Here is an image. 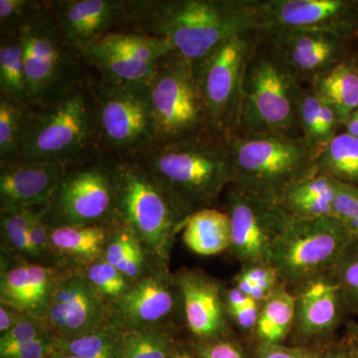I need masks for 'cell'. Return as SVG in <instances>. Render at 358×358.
<instances>
[{
    "instance_id": "cell-1",
    "label": "cell",
    "mask_w": 358,
    "mask_h": 358,
    "mask_svg": "<svg viewBox=\"0 0 358 358\" xmlns=\"http://www.w3.org/2000/svg\"><path fill=\"white\" fill-rule=\"evenodd\" d=\"M259 0H127L124 30L166 39L194 63L226 39L258 32Z\"/></svg>"
},
{
    "instance_id": "cell-2",
    "label": "cell",
    "mask_w": 358,
    "mask_h": 358,
    "mask_svg": "<svg viewBox=\"0 0 358 358\" xmlns=\"http://www.w3.org/2000/svg\"><path fill=\"white\" fill-rule=\"evenodd\" d=\"M128 159L152 174L189 214L215 207L232 183L228 140L210 131L154 143Z\"/></svg>"
},
{
    "instance_id": "cell-3",
    "label": "cell",
    "mask_w": 358,
    "mask_h": 358,
    "mask_svg": "<svg viewBox=\"0 0 358 358\" xmlns=\"http://www.w3.org/2000/svg\"><path fill=\"white\" fill-rule=\"evenodd\" d=\"M92 79L55 102L31 108L20 160L67 167L89 162L102 152Z\"/></svg>"
},
{
    "instance_id": "cell-4",
    "label": "cell",
    "mask_w": 358,
    "mask_h": 358,
    "mask_svg": "<svg viewBox=\"0 0 358 358\" xmlns=\"http://www.w3.org/2000/svg\"><path fill=\"white\" fill-rule=\"evenodd\" d=\"M232 183L279 202L289 185L315 176L317 152L301 136L237 133L228 140Z\"/></svg>"
},
{
    "instance_id": "cell-5",
    "label": "cell",
    "mask_w": 358,
    "mask_h": 358,
    "mask_svg": "<svg viewBox=\"0 0 358 358\" xmlns=\"http://www.w3.org/2000/svg\"><path fill=\"white\" fill-rule=\"evenodd\" d=\"M18 35L32 109L55 102L95 76L83 54L59 31L47 0L26 18Z\"/></svg>"
},
{
    "instance_id": "cell-6",
    "label": "cell",
    "mask_w": 358,
    "mask_h": 358,
    "mask_svg": "<svg viewBox=\"0 0 358 358\" xmlns=\"http://www.w3.org/2000/svg\"><path fill=\"white\" fill-rule=\"evenodd\" d=\"M113 157L117 214L138 235L150 255L169 264L176 238L190 214L134 160Z\"/></svg>"
},
{
    "instance_id": "cell-7",
    "label": "cell",
    "mask_w": 358,
    "mask_h": 358,
    "mask_svg": "<svg viewBox=\"0 0 358 358\" xmlns=\"http://www.w3.org/2000/svg\"><path fill=\"white\" fill-rule=\"evenodd\" d=\"M301 86L263 35L245 73L237 133L294 136Z\"/></svg>"
},
{
    "instance_id": "cell-8",
    "label": "cell",
    "mask_w": 358,
    "mask_h": 358,
    "mask_svg": "<svg viewBox=\"0 0 358 358\" xmlns=\"http://www.w3.org/2000/svg\"><path fill=\"white\" fill-rule=\"evenodd\" d=\"M262 38L260 32L235 35L193 63L207 128L227 140L239 129L245 73Z\"/></svg>"
},
{
    "instance_id": "cell-9",
    "label": "cell",
    "mask_w": 358,
    "mask_h": 358,
    "mask_svg": "<svg viewBox=\"0 0 358 358\" xmlns=\"http://www.w3.org/2000/svg\"><path fill=\"white\" fill-rule=\"evenodd\" d=\"M355 241L333 216L289 217L271 249L267 264L274 268L280 282L293 289L301 282L334 270Z\"/></svg>"
},
{
    "instance_id": "cell-10",
    "label": "cell",
    "mask_w": 358,
    "mask_h": 358,
    "mask_svg": "<svg viewBox=\"0 0 358 358\" xmlns=\"http://www.w3.org/2000/svg\"><path fill=\"white\" fill-rule=\"evenodd\" d=\"M92 89L103 152L129 157L155 143L148 81H110L95 74Z\"/></svg>"
},
{
    "instance_id": "cell-11",
    "label": "cell",
    "mask_w": 358,
    "mask_h": 358,
    "mask_svg": "<svg viewBox=\"0 0 358 358\" xmlns=\"http://www.w3.org/2000/svg\"><path fill=\"white\" fill-rule=\"evenodd\" d=\"M117 217L114 157L103 150L66 167L43 211L50 228L110 223Z\"/></svg>"
},
{
    "instance_id": "cell-12",
    "label": "cell",
    "mask_w": 358,
    "mask_h": 358,
    "mask_svg": "<svg viewBox=\"0 0 358 358\" xmlns=\"http://www.w3.org/2000/svg\"><path fill=\"white\" fill-rule=\"evenodd\" d=\"M148 86L155 143L183 141L209 131L192 62L176 52L167 54L157 63Z\"/></svg>"
},
{
    "instance_id": "cell-13",
    "label": "cell",
    "mask_w": 358,
    "mask_h": 358,
    "mask_svg": "<svg viewBox=\"0 0 358 358\" xmlns=\"http://www.w3.org/2000/svg\"><path fill=\"white\" fill-rule=\"evenodd\" d=\"M110 327L119 333L150 327H185L182 293L169 264L154 259L145 275L112 303Z\"/></svg>"
},
{
    "instance_id": "cell-14",
    "label": "cell",
    "mask_w": 358,
    "mask_h": 358,
    "mask_svg": "<svg viewBox=\"0 0 358 358\" xmlns=\"http://www.w3.org/2000/svg\"><path fill=\"white\" fill-rule=\"evenodd\" d=\"M224 211L231 220L232 243L229 252L242 266L267 264L273 245L291 216L281 204L228 186L224 192Z\"/></svg>"
},
{
    "instance_id": "cell-15",
    "label": "cell",
    "mask_w": 358,
    "mask_h": 358,
    "mask_svg": "<svg viewBox=\"0 0 358 358\" xmlns=\"http://www.w3.org/2000/svg\"><path fill=\"white\" fill-rule=\"evenodd\" d=\"M173 52L166 39L134 30H115L82 51L96 76L110 81L145 82L157 63Z\"/></svg>"
},
{
    "instance_id": "cell-16",
    "label": "cell",
    "mask_w": 358,
    "mask_h": 358,
    "mask_svg": "<svg viewBox=\"0 0 358 358\" xmlns=\"http://www.w3.org/2000/svg\"><path fill=\"white\" fill-rule=\"evenodd\" d=\"M112 303L82 271L67 270L59 281L43 322L56 339L76 338L110 326Z\"/></svg>"
},
{
    "instance_id": "cell-17",
    "label": "cell",
    "mask_w": 358,
    "mask_h": 358,
    "mask_svg": "<svg viewBox=\"0 0 358 358\" xmlns=\"http://www.w3.org/2000/svg\"><path fill=\"white\" fill-rule=\"evenodd\" d=\"M261 34L277 30H315L353 38L358 0H259Z\"/></svg>"
},
{
    "instance_id": "cell-18",
    "label": "cell",
    "mask_w": 358,
    "mask_h": 358,
    "mask_svg": "<svg viewBox=\"0 0 358 358\" xmlns=\"http://www.w3.org/2000/svg\"><path fill=\"white\" fill-rule=\"evenodd\" d=\"M291 291L296 296V315L289 334L294 345L313 348L331 341L348 313L334 270L301 282Z\"/></svg>"
},
{
    "instance_id": "cell-19",
    "label": "cell",
    "mask_w": 358,
    "mask_h": 358,
    "mask_svg": "<svg viewBox=\"0 0 358 358\" xmlns=\"http://www.w3.org/2000/svg\"><path fill=\"white\" fill-rule=\"evenodd\" d=\"M301 85L310 86L320 75L352 55L350 38L315 30H277L263 34Z\"/></svg>"
},
{
    "instance_id": "cell-20",
    "label": "cell",
    "mask_w": 358,
    "mask_h": 358,
    "mask_svg": "<svg viewBox=\"0 0 358 358\" xmlns=\"http://www.w3.org/2000/svg\"><path fill=\"white\" fill-rule=\"evenodd\" d=\"M176 275L182 293L185 329L193 341L233 336V324L223 301L225 287L200 268H182Z\"/></svg>"
},
{
    "instance_id": "cell-21",
    "label": "cell",
    "mask_w": 358,
    "mask_h": 358,
    "mask_svg": "<svg viewBox=\"0 0 358 358\" xmlns=\"http://www.w3.org/2000/svg\"><path fill=\"white\" fill-rule=\"evenodd\" d=\"M49 6L59 31L81 53L126 26L127 0H49Z\"/></svg>"
},
{
    "instance_id": "cell-22",
    "label": "cell",
    "mask_w": 358,
    "mask_h": 358,
    "mask_svg": "<svg viewBox=\"0 0 358 358\" xmlns=\"http://www.w3.org/2000/svg\"><path fill=\"white\" fill-rule=\"evenodd\" d=\"M67 270L1 256L0 303L43 320L54 291Z\"/></svg>"
},
{
    "instance_id": "cell-23",
    "label": "cell",
    "mask_w": 358,
    "mask_h": 358,
    "mask_svg": "<svg viewBox=\"0 0 358 358\" xmlns=\"http://www.w3.org/2000/svg\"><path fill=\"white\" fill-rule=\"evenodd\" d=\"M65 169L24 160L0 164V211L46 206Z\"/></svg>"
},
{
    "instance_id": "cell-24",
    "label": "cell",
    "mask_w": 358,
    "mask_h": 358,
    "mask_svg": "<svg viewBox=\"0 0 358 358\" xmlns=\"http://www.w3.org/2000/svg\"><path fill=\"white\" fill-rule=\"evenodd\" d=\"M119 218L110 223L49 227L53 265L64 270L83 271L100 260Z\"/></svg>"
},
{
    "instance_id": "cell-25",
    "label": "cell",
    "mask_w": 358,
    "mask_h": 358,
    "mask_svg": "<svg viewBox=\"0 0 358 358\" xmlns=\"http://www.w3.org/2000/svg\"><path fill=\"white\" fill-rule=\"evenodd\" d=\"M336 186L338 181L334 178L315 174L289 185L282 193L279 203L291 217H329L334 214Z\"/></svg>"
},
{
    "instance_id": "cell-26",
    "label": "cell",
    "mask_w": 358,
    "mask_h": 358,
    "mask_svg": "<svg viewBox=\"0 0 358 358\" xmlns=\"http://www.w3.org/2000/svg\"><path fill=\"white\" fill-rule=\"evenodd\" d=\"M181 232L185 246L200 256L229 251L232 243L229 215L216 207L193 212L186 218Z\"/></svg>"
},
{
    "instance_id": "cell-27",
    "label": "cell",
    "mask_w": 358,
    "mask_h": 358,
    "mask_svg": "<svg viewBox=\"0 0 358 358\" xmlns=\"http://www.w3.org/2000/svg\"><path fill=\"white\" fill-rule=\"evenodd\" d=\"M310 86L331 106L343 126L358 109V67L353 54L320 75Z\"/></svg>"
},
{
    "instance_id": "cell-28",
    "label": "cell",
    "mask_w": 358,
    "mask_h": 358,
    "mask_svg": "<svg viewBox=\"0 0 358 358\" xmlns=\"http://www.w3.org/2000/svg\"><path fill=\"white\" fill-rule=\"evenodd\" d=\"M103 258L119 268L131 285L145 275L154 257L120 217L113 227Z\"/></svg>"
},
{
    "instance_id": "cell-29",
    "label": "cell",
    "mask_w": 358,
    "mask_h": 358,
    "mask_svg": "<svg viewBox=\"0 0 358 358\" xmlns=\"http://www.w3.org/2000/svg\"><path fill=\"white\" fill-rule=\"evenodd\" d=\"M296 315V296L280 285L261 305L253 338L260 343L282 345L289 338Z\"/></svg>"
},
{
    "instance_id": "cell-30",
    "label": "cell",
    "mask_w": 358,
    "mask_h": 358,
    "mask_svg": "<svg viewBox=\"0 0 358 358\" xmlns=\"http://www.w3.org/2000/svg\"><path fill=\"white\" fill-rule=\"evenodd\" d=\"M317 174H324L345 185L358 187V138L341 133L317 154Z\"/></svg>"
},
{
    "instance_id": "cell-31",
    "label": "cell",
    "mask_w": 358,
    "mask_h": 358,
    "mask_svg": "<svg viewBox=\"0 0 358 358\" xmlns=\"http://www.w3.org/2000/svg\"><path fill=\"white\" fill-rule=\"evenodd\" d=\"M0 96L31 108L26 86L22 45L18 33L0 36Z\"/></svg>"
},
{
    "instance_id": "cell-32",
    "label": "cell",
    "mask_w": 358,
    "mask_h": 358,
    "mask_svg": "<svg viewBox=\"0 0 358 358\" xmlns=\"http://www.w3.org/2000/svg\"><path fill=\"white\" fill-rule=\"evenodd\" d=\"M40 208L44 207L0 211L2 256L22 262L39 264L28 237V229L33 216Z\"/></svg>"
},
{
    "instance_id": "cell-33",
    "label": "cell",
    "mask_w": 358,
    "mask_h": 358,
    "mask_svg": "<svg viewBox=\"0 0 358 358\" xmlns=\"http://www.w3.org/2000/svg\"><path fill=\"white\" fill-rule=\"evenodd\" d=\"M181 329L150 327L121 333L120 358H171Z\"/></svg>"
},
{
    "instance_id": "cell-34",
    "label": "cell",
    "mask_w": 358,
    "mask_h": 358,
    "mask_svg": "<svg viewBox=\"0 0 358 358\" xmlns=\"http://www.w3.org/2000/svg\"><path fill=\"white\" fill-rule=\"evenodd\" d=\"M31 108L0 96V164L20 159Z\"/></svg>"
},
{
    "instance_id": "cell-35",
    "label": "cell",
    "mask_w": 358,
    "mask_h": 358,
    "mask_svg": "<svg viewBox=\"0 0 358 358\" xmlns=\"http://www.w3.org/2000/svg\"><path fill=\"white\" fill-rule=\"evenodd\" d=\"M54 348L82 358H120L121 333L103 327L76 338H55Z\"/></svg>"
},
{
    "instance_id": "cell-36",
    "label": "cell",
    "mask_w": 358,
    "mask_h": 358,
    "mask_svg": "<svg viewBox=\"0 0 358 358\" xmlns=\"http://www.w3.org/2000/svg\"><path fill=\"white\" fill-rule=\"evenodd\" d=\"M92 286L110 303L128 292L131 282L124 274L103 258L82 271Z\"/></svg>"
},
{
    "instance_id": "cell-37",
    "label": "cell",
    "mask_w": 358,
    "mask_h": 358,
    "mask_svg": "<svg viewBox=\"0 0 358 358\" xmlns=\"http://www.w3.org/2000/svg\"><path fill=\"white\" fill-rule=\"evenodd\" d=\"M322 101L312 86H301L298 102L299 124L301 138L315 150H320V115Z\"/></svg>"
},
{
    "instance_id": "cell-38",
    "label": "cell",
    "mask_w": 358,
    "mask_h": 358,
    "mask_svg": "<svg viewBox=\"0 0 358 358\" xmlns=\"http://www.w3.org/2000/svg\"><path fill=\"white\" fill-rule=\"evenodd\" d=\"M348 312L358 315V241H355L334 268Z\"/></svg>"
},
{
    "instance_id": "cell-39",
    "label": "cell",
    "mask_w": 358,
    "mask_h": 358,
    "mask_svg": "<svg viewBox=\"0 0 358 358\" xmlns=\"http://www.w3.org/2000/svg\"><path fill=\"white\" fill-rule=\"evenodd\" d=\"M334 218L358 241V187L338 181L334 201Z\"/></svg>"
},
{
    "instance_id": "cell-40",
    "label": "cell",
    "mask_w": 358,
    "mask_h": 358,
    "mask_svg": "<svg viewBox=\"0 0 358 358\" xmlns=\"http://www.w3.org/2000/svg\"><path fill=\"white\" fill-rule=\"evenodd\" d=\"M41 0H0V36L16 34Z\"/></svg>"
},
{
    "instance_id": "cell-41",
    "label": "cell",
    "mask_w": 358,
    "mask_h": 358,
    "mask_svg": "<svg viewBox=\"0 0 358 358\" xmlns=\"http://www.w3.org/2000/svg\"><path fill=\"white\" fill-rule=\"evenodd\" d=\"M43 320L26 317L10 331L0 336V355H6L47 333Z\"/></svg>"
},
{
    "instance_id": "cell-42",
    "label": "cell",
    "mask_w": 358,
    "mask_h": 358,
    "mask_svg": "<svg viewBox=\"0 0 358 358\" xmlns=\"http://www.w3.org/2000/svg\"><path fill=\"white\" fill-rule=\"evenodd\" d=\"M199 358H247L243 346L234 336L210 341H193Z\"/></svg>"
},
{
    "instance_id": "cell-43",
    "label": "cell",
    "mask_w": 358,
    "mask_h": 358,
    "mask_svg": "<svg viewBox=\"0 0 358 358\" xmlns=\"http://www.w3.org/2000/svg\"><path fill=\"white\" fill-rule=\"evenodd\" d=\"M44 208H40L33 216L29 229H28V237L38 258L39 264L54 266L51 257L50 236H49L50 228L45 223L43 219Z\"/></svg>"
},
{
    "instance_id": "cell-44",
    "label": "cell",
    "mask_w": 358,
    "mask_h": 358,
    "mask_svg": "<svg viewBox=\"0 0 358 358\" xmlns=\"http://www.w3.org/2000/svg\"><path fill=\"white\" fill-rule=\"evenodd\" d=\"M315 348L255 341L254 358H315Z\"/></svg>"
},
{
    "instance_id": "cell-45",
    "label": "cell",
    "mask_w": 358,
    "mask_h": 358,
    "mask_svg": "<svg viewBox=\"0 0 358 358\" xmlns=\"http://www.w3.org/2000/svg\"><path fill=\"white\" fill-rule=\"evenodd\" d=\"M239 273L247 278L252 284L260 287L270 294L282 285L277 273L268 264L260 263L242 266V270Z\"/></svg>"
},
{
    "instance_id": "cell-46",
    "label": "cell",
    "mask_w": 358,
    "mask_h": 358,
    "mask_svg": "<svg viewBox=\"0 0 358 358\" xmlns=\"http://www.w3.org/2000/svg\"><path fill=\"white\" fill-rule=\"evenodd\" d=\"M55 338L49 331L40 338L16 348L13 352L0 355V358H46L54 350Z\"/></svg>"
},
{
    "instance_id": "cell-47",
    "label": "cell",
    "mask_w": 358,
    "mask_h": 358,
    "mask_svg": "<svg viewBox=\"0 0 358 358\" xmlns=\"http://www.w3.org/2000/svg\"><path fill=\"white\" fill-rule=\"evenodd\" d=\"M261 305L262 303H255V305L230 313L229 317L233 326L236 327L242 334L253 338L259 313H260Z\"/></svg>"
},
{
    "instance_id": "cell-48",
    "label": "cell",
    "mask_w": 358,
    "mask_h": 358,
    "mask_svg": "<svg viewBox=\"0 0 358 358\" xmlns=\"http://www.w3.org/2000/svg\"><path fill=\"white\" fill-rule=\"evenodd\" d=\"M223 301L228 315L236 312L238 310H241V308L255 305V303H260L249 296L248 294L243 293L241 289H238L234 285L229 287V288H224Z\"/></svg>"
},
{
    "instance_id": "cell-49",
    "label": "cell",
    "mask_w": 358,
    "mask_h": 358,
    "mask_svg": "<svg viewBox=\"0 0 358 358\" xmlns=\"http://www.w3.org/2000/svg\"><path fill=\"white\" fill-rule=\"evenodd\" d=\"M315 348V358H355L343 338L339 341H329Z\"/></svg>"
},
{
    "instance_id": "cell-50",
    "label": "cell",
    "mask_w": 358,
    "mask_h": 358,
    "mask_svg": "<svg viewBox=\"0 0 358 358\" xmlns=\"http://www.w3.org/2000/svg\"><path fill=\"white\" fill-rule=\"evenodd\" d=\"M26 317H28V315L20 312V310L0 303V336H3L7 331H10L13 327H15L21 320L25 319Z\"/></svg>"
},
{
    "instance_id": "cell-51",
    "label": "cell",
    "mask_w": 358,
    "mask_h": 358,
    "mask_svg": "<svg viewBox=\"0 0 358 358\" xmlns=\"http://www.w3.org/2000/svg\"><path fill=\"white\" fill-rule=\"evenodd\" d=\"M343 341L350 348L353 357L358 358V315L357 319L348 322Z\"/></svg>"
},
{
    "instance_id": "cell-52",
    "label": "cell",
    "mask_w": 358,
    "mask_h": 358,
    "mask_svg": "<svg viewBox=\"0 0 358 358\" xmlns=\"http://www.w3.org/2000/svg\"><path fill=\"white\" fill-rule=\"evenodd\" d=\"M171 358H199L195 352L194 345L192 343H183L179 339L178 345L174 348L173 355Z\"/></svg>"
},
{
    "instance_id": "cell-53",
    "label": "cell",
    "mask_w": 358,
    "mask_h": 358,
    "mask_svg": "<svg viewBox=\"0 0 358 358\" xmlns=\"http://www.w3.org/2000/svg\"><path fill=\"white\" fill-rule=\"evenodd\" d=\"M343 127H345L346 133L352 134L355 138H358V117L357 115H350L348 121L343 124Z\"/></svg>"
},
{
    "instance_id": "cell-54",
    "label": "cell",
    "mask_w": 358,
    "mask_h": 358,
    "mask_svg": "<svg viewBox=\"0 0 358 358\" xmlns=\"http://www.w3.org/2000/svg\"><path fill=\"white\" fill-rule=\"evenodd\" d=\"M46 358H82L80 357H77V355H72V353L63 352V350H56L54 348L53 350L50 353H49L48 357Z\"/></svg>"
},
{
    "instance_id": "cell-55",
    "label": "cell",
    "mask_w": 358,
    "mask_h": 358,
    "mask_svg": "<svg viewBox=\"0 0 358 358\" xmlns=\"http://www.w3.org/2000/svg\"><path fill=\"white\" fill-rule=\"evenodd\" d=\"M353 58H355V62H357V65L358 67V52L357 53H353Z\"/></svg>"
},
{
    "instance_id": "cell-56",
    "label": "cell",
    "mask_w": 358,
    "mask_h": 358,
    "mask_svg": "<svg viewBox=\"0 0 358 358\" xmlns=\"http://www.w3.org/2000/svg\"><path fill=\"white\" fill-rule=\"evenodd\" d=\"M353 38H358V26L357 30H355V35H353Z\"/></svg>"
},
{
    "instance_id": "cell-57",
    "label": "cell",
    "mask_w": 358,
    "mask_h": 358,
    "mask_svg": "<svg viewBox=\"0 0 358 358\" xmlns=\"http://www.w3.org/2000/svg\"><path fill=\"white\" fill-rule=\"evenodd\" d=\"M352 115H357V117H358V109L357 110H355V112L353 113Z\"/></svg>"
}]
</instances>
